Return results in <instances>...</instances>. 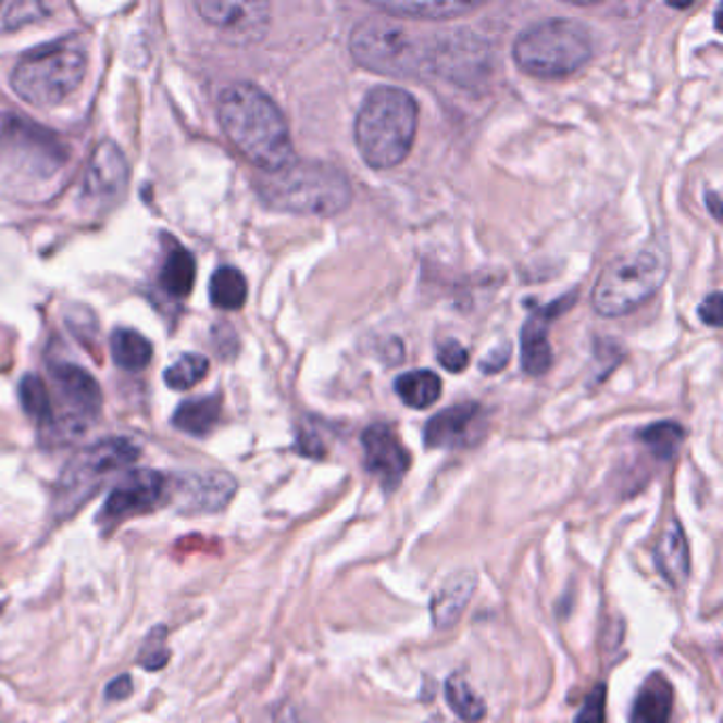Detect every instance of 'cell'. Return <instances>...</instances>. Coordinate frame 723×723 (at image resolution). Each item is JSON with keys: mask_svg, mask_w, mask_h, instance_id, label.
Instances as JSON below:
<instances>
[{"mask_svg": "<svg viewBox=\"0 0 723 723\" xmlns=\"http://www.w3.org/2000/svg\"><path fill=\"white\" fill-rule=\"evenodd\" d=\"M219 122L227 140L259 171H281L298 160L283 111L261 87H227L219 98Z\"/></svg>", "mask_w": 723, "mask_h": 723, "instance_id": "cell-1", "label": "cell"}, {"mask_svg": "<svg viewBox=\"0 0 723 723\" xmlns=\"http://www.w3.org/2000/svg\"><path fill=\"white\" fill-rule=\"evenodd\" d=\"M419 129V102L401 87H374L354 120V142L372 171H390L412 151Z\"/></svg>", "mask_w": 723, "mask_h": 723, "instance_id": "cell-2", "label": "cell"}, {"mask_svg": "<svg viewBox=\"0 0 723 723\" xmlns=\"http://www.w3.org/2000/svg\"><path fill=\"white\" fill-rule=\"evenodd\" d=\"M261 200L281 213L301 216H336L352 202V187L338 166L301 162L276 172H263L257 180Z\"/></svg>", "mask_w": 723, "mask_h": 723, "instance_id": "cell-3", "label": "cell"}, {"mask_svg": "<svg viewBox=\"0 0 723 723\" xmlns=\"http://www.w3.org/2000/svg\"><path fill=\"white\" fill-rule=\"evenodd\" d=\"M348 49L361 68L384 77L419 79L435 73L437 41L412 33L392 17L361 20L350 33Z\"/></svg>", "mask_w": 723, "mask_h": 723, "instance_id": "cell-4", "label": "cell"}, {"mask_svg": "<svg viewBox=\"0 0 723 723\" xmlns=\"http://www.w3.org/2000/svg\"><path fill=\"white\" fill-rule=\"evenodd\" d=\"M86 73V45L77 37H62L24 53L11 71V87L24 102L49 109L82 86Z\"/></svg>", "mask_w": 723, "mask_h": 723, "instance_id": "cell-5", "label": "cell"}, {"mask_svg": "<svg viewBox=\"0 0 723 723\" xmlns=\"http://www.w3.org/2000/svg\"><path fill=\"white\" fill-rule=\"evenodd\" d=\"M515 66L537 79H564L593 60V39L584 24L553 17L522 30L513 41Z\"/></svg>", "mask_w": 723, "mask_h": 723, "instance_id": "cell-6", "label": "cell"}, {"mask_svg": "<svg viewBox=\"0 0 723 723\" xmlns=\"http://www.w3.org/2000/svg\"><path fill=\"white\" fill-rule=\"evenodd\" d=\"M140 450L124 437H111L87 446L62 469L53 490V515L64 520L82 510L100 488L136 463Z\"/></svg>", "mask_w": 723, "mask_h": 723, "instance_id": "cell-7", "label": "cell"}, {"mask_svg": "<svg viewBox=\"0 0 723 723\" xmlns=\"http://www.w3.org/2000/svg\"><path fill=\"white\" fill-rule=\"evenodd\" d=\"M669 278V259L660 251L645 249L613 259L598 276L593 306L596 314L618 319L635 312L653 298Z\"/></svg>", "mask_w": 723, "mask_h": 723, "instance_id": "cell-8", "label": "cell"}, {"mask_svg": "<svg viewBox=\"0 0 723 723\" xmlns=\"http://www.w3.org/2000/svg\"><path fill=\"white\" fill-rule=\"evenodd\" d=\"M51 381L55 388V401L60 412L55 414L49 431L51 439H73L79 437L87 426L96 421L102 408L100 384L84 367L73 363L51 365Z\"/></svg>", "mask_w": 723, "mask_h": 723, "instance_id": "cell-9", "label": "cell"}, {"mask_svg": "<svg viewBox=\"0 0 723 723\" xmlns=\"http://www.w3.org/2000/svg\"><path fill=\"white\" fill-rule=\"evenodd\" d=\"M169 495V479L153 469H136L117 482L98 515L104 526H115L134 515L155 510Z\"/></svg>", "mask_w": 723, "mask_h": 723, "instance_id": "cell-10", "label": "cell"}, {"mask_svg": "<svg viewBox=\"0 0 723 723\" xmlns=\"http://www.w3.org/2000/svg\"><path fill=\"white\" fill-rule=\"evenodd\" d=\"M196 11L232 45L259 43L270 28L267 2H234V0H198Z\"/></svg>", "mask_w": 723, "mask_h": 723, "instance_id": "cell-11", "label": "cell"}, {"mask_svg": "<svg viewBox=\"0 0 723 723\" xmlns=\"http://www.w3.org/2000/svg\"><path fill=\"white\" fill-rule=\"evenodd\" d=\"M365 469L378 477L386 493H392L410 469V452L403 448L395 428L386 423L367 426L361 435Z\"/></svg>", "mask_w": 723, "mask_h": 723, "instance_id": "cell-12", "label": "cell"}, {"mask_svg": "<svg viewBox=\"0 0 723 723\" xmlns=\"http://www.w3.org/2000/svg\"><path fill=\"white\" fill-rule=\"evenodd\" d=\"M486 431V414L479 403H459L435 414L425 428L426 448L459 450L482 439Z\"/></svg>", "mask_w": 723, "mask_h": 723, "instance_id": "cell-13", "label": "cell"}, {"mask_svg": "<svg viewBox=\"0 0 723 723\" xmlns=\"http://www.w3.org/2000/svg\"><path fill=\"white\" fill-rule=\"evenodd\" d=\"M129 166L124 151L113 142H100L87 164L84 196L96 204H111L128 187Z\"/></svg>", "mask_w": 723, "mask_h": 723, "instance_id": "cell-14", "label": "cell"}, {"mask_svg": "<svg viewBox=\"0 0 723 723\" xmlns=\"http://www.w3.org/2000/svg\"><path fill=\"white\" fill-rule=\"evenodd\" d=\"M236 479L223 471L189 473L176 479V506L185 513H214L236 495Z\"/></svg>", "mask_w": 723, "mask_h": 723, "instance_id": "cell-15", "label": "cell"}, {"mask_svg": "<svg viewBox=\"0 0 723 723\" xmlns=\"http://www.w3.org/2000/svg\"><path fill=\"white\" fill-rule=\"evenodd\" d=\"M55 134L26 122V117H11L4 126V140L20 162L30 164L37 171L51 172L62 160L64 151L58 147Z\"/></svg>", "mask_w": 723, "mask_h": 723, "instance_id": "cell-16", "label": "cell"}, {"mask_svg": "<svg viewBox=\"0 0 723 723\" xmlns=\"http://www.w3.org/2000/svg\"><path fill=\"white\" fill-rule=\"evenodd\" d=\"M575 298H562L556 303H548L546 308L537 310L522 327L520 344H522V367L528 376H544L550 372L553 363L552 346L548 340L550 321L560 312L571 308Z\"/></svg>", "mask_w": 723, "mask_h": 723, "instance_id": "cell-17", "label": "cell"}, {"mask_svg": "<svg viewBox=\"0 0 723 723\" xmlns=\"http://www.w3.org/2000/svg\"><path fill=\"white\" fill-rule=\"evenodd\" d=\"M675 691L662 673H653L638 687L631 707V723H671Z\"/></svg>", "mask_w": 723, "mask_h": 723, "instance_id": "cell-18", "label": "cell"}, {"mask_svg": "<svg viewBox=\"0 0 723 723\" xmlns=\"http://www.w3.org/2000/svg\"><path fill=\"white\" fill-rule=\"evenodd\" d=\"M475 575L461 571L452 575L431 598V620L435 628H450L459 622L475 593Z\"/></svg>", "mask_w": 723, "mask_h": 723, "instance_id": "cell-19", "label": "cell"}, {"mask_svg": "<svg viewBox=\"0 0 723 723\" xmlns=\"http://www.w3.org/2000/svg\"><path fill=\"white\" fill-rule=\"evenodd\" d=\"M656 566L673 588H681L689 577V546L677 520L669 522L656 548Z\"/></svg>", "mask_w": 723, "mask_h": 723, "instance_id": "cell-20", "label": "cell"}, {"mask_svg": "<svg viewBox=\"0 0 723 723\" xmlns=\"http://www.w3.org/2000/svg\"><path fill=\"white\" fill-rule=\"evenodd\" d=\"M196 283V259L174 238L166 240L160 267V287L174 299H185Z\"/></svg>", "mask_w": 723, "mask_h": 723, "instance_id": "cell-21", "label": "cell"}, {"mask_svg": "<svg viewBox=\"0 0 723 723\" xmlns=\"http://www.w3.org/2000/svg\"><path fill=\"white\" fill-rule=\"evenodd\" d=\"M374 9L388 17H412V20H452L479 9L482 2L444 0V2H372Z\"/></svg>", "mask_w": 723, "mask_h": 723, "instance_id": "cell-22", "label": "cell"}, {"mask_svg": "<svg viewBox=\"0 0 723 723\" xmlns=\"http://www.w3.org/2000/svg\"><path fill=\"white\" fill-rule=\"evenodd\" d=\"M219 416H221V397L219 395L196 397V399L183 401L176 408V412L172 416V425L194 437H204L219 423Z\"/></svg>", "mask_w": 723, "mask_h": 723, "instance_id": "cell-23", "label": "cell"}, {"mask_svg": "<svg viewBox=\"0 0 723 723\" xmlns=\"http://www.w3.org/2000/svg\"><path fill=\"white\" fill-rule=\"evenodd\" d=\"M399 399L412 410H426L441 397V381L431 370H416L395 381Z\"/></svg>", "mask_w": 723, "mask_h": 723, "instance_id": "cell-24", "label": "cell"}, {"mask_svg": "<svg viewBox=\"0 0 723 723\" xmlns=\"http://www.w3.org/2000/svg\"><path fill=\"white\" fill-rule=\"evenodd\" d=\"M113 361L126 372H140L151 363L153 346L134 329H115L111 336Z\"/></svg>", "mask_w": 723, "mask_h": 723, "instance_id": "cell-25", "label": "cell"}, {"mask_svg": "<svg viewBox=\"0 0 723 723\" xmlns=\"http://www.w3.org/2000/svg\"><path fill=\"white\" fill-rule=\"evenodd\" d=\"M249 298V285L238 267L223 265L211 278V301L221 310H240Z\"/></svg>", "mask_w": 723, "mask_h": 723, "instance_id": "cell-26", "label": "cell"}, {"mask_svg": "<svg viewBox=\"0 0 723 723\" xmlns=\"http://www.w3.org/2000/svg\"><path fill=\"white\" fill-rule=\"evenodd\" d=\"M20 401L24 412L49 433L53 425V399L47 384L39 376H26L20 384Z\"/></svg>", "mask_w": 723, "mask_h": 723, "instance_id": "cell-27", "label": "cell"}, {"mask_svg": "<svg viewBox=\"0 0 723 723\" xmlns=\"http://www.w3.org/2000/svg\"><path fill=\"white\" fill-rule=\"evenodd\" d=\"M49 13H51V4H47L43 0H2L0 2V35L37 24Z\"/></svg>", "mask_w": 723, "mask_h": 723, "instance_id": "cell-28", "label": "cell"}, {"mask_svg": "<svg viewBox=\"0 0 723 723\" xmlns=\"http://www.w3.org/2000/svg\"><path fill=\"white\" fill-rule=\"evenodd\" d=\"M446 700L463 722H479L486 715L484 700L471 689L469 681L461 673L446 680Z\"/></svg>", "mask_w": 723, "mask_h": 723, "instance_id": "cell-29", "label": "cell"}, {"mask_svg": "<svg viewBox=\"0 0 723 723\" xmlns=\"http://www.w3.org/2000/svg\"><path fill=\"white\" fill-rule=\"evenodd\" d=\"M685 439V431L680 423H656L640 431V441L651 450V454L660 461H671L680 452Z\"/></svg>", "mask_w": 723, "mask_h": 723, "instance_id": "cell-30", "label": "cell"}, {"mask_svg": "<svg viewBox=\"0 0 723 723\" xmlns=\"http://www.w3.org/2000/svg\"><path fill=\"white\" fill-rule=\"evenodd\" d=\"M209 359L202 354H183L174 365L164 372V383L174 390H189L202 383L209 374Z\"/></svg>", "mask_w": 723, "mask_h": 723, "instance_id": "cell-31", "label": "cell"}, {"mask_svg": "<svg viewBox=\"0 0 723 723\" xmlns=\"http://www.w3.org/2000/svg\"><path fill=\"white\" fill-rule=\"evenodd\" d=\"M169 660L171 651L166 647V628L158 626L149 633V637L145 638L136 662L147 671H160L162 666H166Z\"/></svg>", "mask_w": 723, "mask_h": 723, "instance_id": "cell-32", "label": "cell"}, {"mask_svg": "<svg viewBox=\"0 0 723 723\" xmlns=\"http://www.w3.org/2000/svg\"><path fill=\"white\" fill-rule=\"evenodd\" d=\"M607 685L598 683L595 689L586 696L575 723H604L607 718Z\"/></svg>", "mask_w": 723, "mask_h": 723, "instance_id": "cell-33", "label": "cell"}, {"mask_svg": "<svg viewBox=\"0 0 723 723\" xmlns=\"http://www.w3.org/2000/svg\"><path fill=\"white\" fill-rule=\"evenodd\" d=\"M437 359L441 363V367H446L452 374H461L465 372L469 365L468 348L457 340L444 341L437 346Z\"/></svg>", "mask_w": 723, "mask_h": 723, "instance_id": "cell-34", "label": "cell"}, {"mask_svg": "<svg viewBox=\"0 0 723 723\" xmlns=\"http://www.w3.org/2000/svg\"><path fill=\"white\" fill-rule=\"evenodd\" d=\"M698 316L705 325L709 327H722L723 323V301L722 294L715 291L709 298L705 299L698 308Z\"/></svg>", "mask_w": 723, "mask_h": 723, "instance_id": "cell-35", "label": "cell"}, {"mask_svg": "<svg viewBox=\"0 0 723 723\" xmlns=\"http://www.w3.org/2000/svg\"><path fill=\"white\" fill-rule=\"evenodd\" d=\"M298 452L310 459H321V457H325V446L316 433L301 431L298 435Z\"/></svg>", "mask_w": 723, "mask_h": 723, "instance_id": "cell-36", "label": "cell"}, {"mask_svg": "<svg viewBox=\"0 0 723 723\" xmlns=\"http://www.w3.org/2000/svg\"><path fill=\"white\" fill-rule=\"evenodd\" d=\"M132 689H134L132 680L128 675H122L107 685V700H126L132 694Z\"/></svg>", "mask_w": 723, "mask_h": 723, "instance_id": "cell-37", "label": "cell"}, {"mask_svg": "<svg viewBox=\"0 0 723 723\" xmlns=\"http://www.w3.org/2000/svg\"><path fill=\"white\" fill-rule=\"evenodd\" d=\"M508 361H510V350L503 354V348H501L499 352H493V354L482 363V370H484L486 374H497L499 370H503V365H508Z\"/></svg>", "mask_w": 723, "mask_h": 723, "instance_id": "cell-38", "label": "cell"}, {"mask_svg": "<svg viewBox=\"0 0 723 723\" xmlns=\"http://www.w3.org/2000/svg\"><path fill=\"white\" fill-rule=\"evenodd\" d=\"M707 202H709V207H711V211H713V216H715V219H722V211H720V194H718V191L707 194Z\"/></svg>", "mask_w": 723, "mask_h": 723, "instance_id": "cell-39", "label": "cell"}, {"mask_svg": "<svg viewBox=\"0 0 723 723\" xmlns=\"http://www.w3.org/2000/svg\"><path fill=\"white\" fill-rule=\"evenodd\" d=\"M426 723H441V720H439V718H431Z\"/></svg>", "mask_w": 723, "mask_h": 723, "instance_id": "cell-40", "label": "cell"}]
</instances>
